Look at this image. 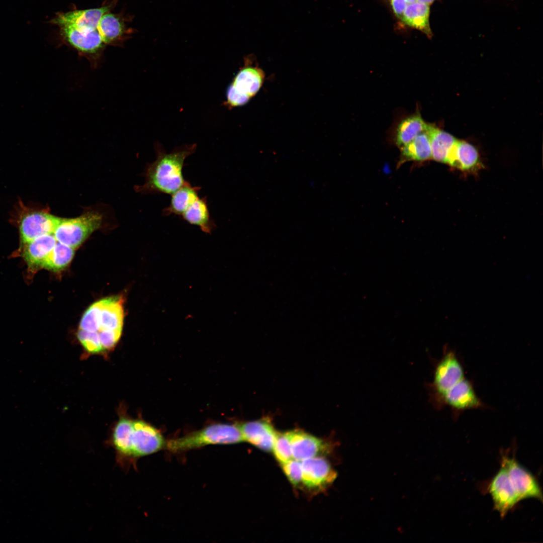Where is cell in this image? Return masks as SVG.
Instances as JSON below:
<instances>
[{"label":"cell","instance_id":"obj_1","mask_svg":"<svg viewBox=\"0 0 543 543\" xmlns=\"http://www.w3.org/2000/svg\"><path fill=\"white\" fill-rule=\"evenodd\" d=\"M196 144L183 145L167 153L159 143L155 144L156 159L148 164L144 174L145 183L137 188L144 194L171 195L186 182L183 169L186 158L196 150Z\"/></svg>","mask_w":543,"mask_h":543},{"label":"cell","instance_id":"obj_2","mask_svg":"<svg viewBox=\"0 0 543 543\" xmlns=\"http://www.w3.org/2000/svg\"><path fill=\"white\" fill-rule=\"evenodd\" d=\"M237 425L218 423L166 442L165 447L172 452L194 449L207 445L233 444L243 441Z\"/></svg>","mask_w":543,"mask_h":543},{"label":"cell","instance_id":"obj_3","mask_svg":"<svg viewBox=\"0 0 543 543\" xmlns=\"http://www.w3.org/2000/svg\"><path fill=\"white\" fill-rule=\"evenodd\" d=\"M165 444L154 427L142 420L133 421L132 434L124 448L116 456L117 462L122 467H128L136 459L160 450Z\"/></svg>","mask_w":543,"mask_h":543},{"label":"cell","instance_id":"obj_4","mask_svg":"<svg viewBox=\"0 0 543 543\" xmlns=\"http://www.w3.org/2000/svg\"><path fill=\"white\" fill-rule=\"evenodd\" d=\"M103 222V217L100 212L88 210L75 218H61L53 234L57 242L74 249L100 229Z\"/></svg>","mask_w":543,"mask_h":543},{"label":"cell","instance_id":"obj_5","mask_svg":"<svg viewBox=\"0 0 543 543\" xmlns=\"http://www.w3.org/2000/svg\"><path fill=\"white\" fill-rule=\"evenodd\" d=\"M465 378L464 368L456 353L445 346L442 356L435 366L433 381L428 386L433 406L438 409L444 393Z\"/></svg>","mask_w":543,"mask_h":543},{"label":"cell","instance_id":"obj_6","mask_svg":"<svg viewBox=\"0 0 543 543\" xmlns=\"http://www.w3.org/2000/svg\"><path fill=\"white\" fill-rule=\"evenodd\" d=\"M501 465L506 469L519 501L534 498L542 501V491L535 477L514 458L502 455Z\"/></svg>","mask_w":543,"mask_h":543},{"label":"cell","instance_id":"obj_7","mask_svg":"<svg viewBox=\"0 0 543 543\" xmlns=\"http://www.w3.org/2000/svg\"><path fill=\"white\" fill-rule=\"evenodd\" d=\"M447 406L450 408L454 418L467 410L486 407L477 396L472 382L465 377L457 383L441 397L438 409Z\"/></svg>","mask_w":543,"mask_h":543},{"label":"cell","instance_id":"obj_8","mask_svg":"<svg viewBox=\"0 0 543 543\" xmlns=\"http://www.w3.org/2000/svg\"><path fill=\"white\" fill-rule=\"evenodd\" d=\"M116 2L117 0H114L97 8L59 13L52 20V23L59 27H70L83 32L97 30L102 16L105 13L112 11Z\"/></svg>","mask_w":543,"mask_h":543},{"label":"cell","instance_id":"obj_9","mask_svg":"<svg viewBox=\"0 0 543 543\" xmlns=\"http://www.w3.org/2000/svg\"><path fill=\"white\" fill-rule=\"evenodd\" d=\"M302 482L309 490L321 491L335 480L337 473L329 462L321 457H315L301 461Z\"/></svg>","mask_w":543,"mask_h":543},{"label":"cell","instance_id":"obj_10","mask_svg":"<svg viewBox=\"0 0 543 543\" xmlns=\"http://www.w3.org/2000/svg\"><path fill=\"white\" fill-rule=\"evenodd\" d=\"M488 491L493 500L494 509L502 517L519 501L507 472L502 465L491 480Z\"/></svg>","mask_w":543,"mask_h":543},{"label":"cell","instance_id":"obj_11","mask_svg":"<svg viewBox=\"0 0 543 543\" xmlns=\"http://www.w3.org/2000/svg\"><path fill=\"white\" fill-rule=\"evenodd\" d=\"M291 445L293 459L302 461L329 450L330 446L322 439L303 430L295 429L285 432Z\"/></svg>","mask_w":543,"mask_h":543},{"label":"cell","instance_id":"obj_12","mask_svg":"<svg viewBox=\"0 0 543 543\" xmlns=\"http://www.w3.org/2000/svg\"><path fill=\"white\" fill-rule=\"evenodd\" d=\"M61 219L41 211L26 214L22 219L20 224L22 241L26 243L40 236L53 234Z\"/></svg>","mask_w":543,"mask_h":543},{"label":"cell","instance_id":"obj_13","mask_svg":"<svg viewBox=\"0 0 543 543\" xmlns=\"http://www.w3.org/2000/svg\"><path fill=\"white\" fill-rule=\"evenodd\" d=\"M243 440L264 451H271L275 441L276 431L267 419L245 422L237 424Z\"/></svg>","mask_w":543,"mask_h":543},{"label":"cell","instance_id":"obj_14","mask_svg":"<svg viewBox=\"0 0 543 543\" xmlns=\"http://www.w3.org/2000/svg\"><path fill=\"white\" fill-rule=\"evenodd\" d=\"M98 30L106 45H120L132 33L127 28L123 17L112 13L111 11L102 16Z\"/></svg>","mask_w":543,"mask_h":543},{"label":"cell","instance_id":"obj_15","mask_svg":"<svg viewBox=\"0 0 543 543\" xmlns=\"http://www.w3.org/2000/svg\"><path fill=\"white\" fill-rule=\"evenodd\" d=\"M446 163L468 172L475 171L482 166L475 147L465 141L459 140L451 149Z\"/></svg>","mask_w":543,"mask_h":543},{"label":"cell","instance_id":"obj_16","mask_svg":"<svg viewBox=\"0 0 543 543\" xmlns=\"http://www.w3.org/2000/svg\"><path fill=\"white\" fill-rule=\"evenodd\" d=\"M57 242L53 234H48L26 243L23 255L28 265L31 267L42 266Z\"/></svg>","mask_w":543,"mask_h":543},{"label":"cell","instance_id":"obj_17","mask_svg":"<svg viewBox=\"0 0 543 543\" xmlns=\"http://www.w3.org/2000/svg\"><path fill=\"white\" fill-rule=\"evenodd\" d=\"M187 223L210 234L217 226L210 216L206 197H199L180 216Z\"/></svg>","mask_w":543,"mask_h":543},{"label":"cell","instance_id":"obj_18","mask_svg":"<svg viewBox=\"0 0 543 543\" xmlns=\"http://www.w3.org/2000/svg\"><path fill=\"white\" fill-rule=\"evenodd\" d=\"M201 187L194 186L188 181L171 195L168 206L162 211V215L167 216L174 215L180 216L199 197Z\"/></svg>","mask_w":543,"mask_h":543},{"label":"cell","instance_id":"obj_19","mask_svg":"<svg viewBox=\"0 0 543 543\" xmlns=\"http://www.w3.org/2000/svg\"><path fill=\"white\" fill-rule=\"evenodd\" d=\"M264 77L263 72L260 68L246 64L238 72L231 83L239 92L250 98L260 88Z\"/></svg>","mask_w":543,"mask_h":543},{"label":"cell","instance_id":"obj_20","mask_svg":"<svg viewBox=\"0 0 543 543\" xmlns=\"http://www.w3.org/2000/svg\"><path fill=\"white\" fill-rule=\"evenodd\" d=\"M425 132L429 137L432 158L438 162L446 163L448 155L458 139L449 133L431 125H427Z\"/></svg>","mask_w":543,"mask_h":543},{"label":"cell","instance_id":"obj_21","mask_svg":"<svg viewBox=\"0 0 543 543\" xmlns=\"http://www.w3.org/2000/svg\"><path fill=\"white\" fill-rule=\"evenodd\" d=\"M101 303L100 329L122 330L124 318L122 298H108L101 300Z\"/></svg>","mask_w":543,"mask_h":543},{"label":"cell","instance_id":"obj_22","mask_svg":"<svg viewBox=\"0 0 543 543\" xmlns=\"http://www.w3.org/2000/svg\"><path fill=\"white\" fill-rule=\"evenodd\" d=\"M429 5L415 2L407 5L401 20L407 25L431 37L432 32L429 22Z\"/></svg>","mask_w":543,"mask_h":543},{"label":"cell","instance_id":"obj_23","mask_svg":"<svg viewBox=\"0 0 543 543\" xmlns=\"http://www.w3.org/2000/svg\"><path fill=\"white\" fill-rule=\"evenodd\" d=\"M401 148L402 156L407 160L422 161L432 158L430 141L425 131Z\"/></svg>","mask_w":543,"mask_h":543},{"label":"cell","instance_id":"obj_24","mask_svg":"<svg viewBox=\"0 0 543 543\" xmlns=\"http://www.w3.org/2000/svg\"><path fill=\"white\" fill-rule=\"evenodd\" d=\"M427 125L419 114L403 120L397 130V144L401 147L408 144L419 134L425 132Z\"/></svg>","mask_w":543,"mask_h":543},{"label":"cell","instance_id":"obj_25","mask_svg":"<svg viewBox=\"0 0 543 543\" xmlns=\"http://www.w3.org/2000/svg\"><path fill=\"white\" fill-rule=\"evenodd\" d=\"M73 255V248L57 242L41 266L54 271L61 270L69 263Z\"/></svg>","mask_w":543,"mask_h":543},{"label":"cell","instance_id":"obj_26","mask_svg":"<svg viewBox=\"0 0 543 543\" xmlns=\"http://www.w3.org/2000/svg\"><path fill=\"white\" fill-rule=\"evenodd\" d=\"M101 300L92 305L85 312L80 321V329L98 332L101 328Z\"/></svg>","mask_w":543,"mask_h":543},{"label":"cell","instance_id":"obj_27","mask_svg":"<svg viewBox=\"0 0 543 543\" xmlns=\"http://www.w3.org/2000/svg\"><path fill=\"white\" fill-rule=\"evenodd\" d=\"M272 450L275 457L281 464L293 459L290 443L285 432H277Z\"/></svg>","mask_w":543,"mask_h":543},{"label":"cell","instance_id":"obj_28","mask_svg":"<svg viewBox=\"0 0 543 543\" xmlns=\"http://www.w3.org/2000/svg\"><path fill=\"white\" fill-rule=\"evenodd\" d=\"M77 337L88 352L94 354L104 350L98 332H90L79 329L77 332Z\"/></svg>","mask_w":543,"mask_h":543},{"label":"cell","instance_id":"obj_29","mask_svg":"<svg viewBox=\"0 0 543 543\" xmlns=\"http://www.w3.org/2000/svg\"><path fill=\"white\" fill-rule=\"evenodd\" d=\"M282 467L290 483L296 487L299 485L302 479L301 461L293 459L282 464Z\"/></svg>","mask_w":543,"mask_h":543},{"label":"cell","instance_id":"obj_30","mask_svg":"<svg viewBox=\"0 0 543 543\" xmlns=\"http://www.w3.org/2000/svg\"><path fill=\"white\" fill-rule=\"evenodd\" d=\"M121 331L102 329L98 331L104 350L110 349L115 346L121 336Z\"/></svg>","mask_w":543,"mask_h":543},{"label":"cell","instance_id":"obj_31","mask_svg":"<svg viewBox=\"0 0 543 543\" xmlns=\"http://www.w3.org/2000/svg\"><path fill=\"white\" fill-rule=\"evenodd\" d=\"M226 99L225 104L230 107H235L245 105L250 98L248 96L239 92L231 83L226 90Z\"/></svg>","mask_w":543,"mask_h":543},{"label":"cell","instance_id":"obj_32","mask_svg":"<svg viewBox=\"0 0 543 543\" xmlns=\"http://www.w3.org/2000/svg\"><path fill=\"white\" fill-rule=\"evenodd\" d=\"M392 9L396 17L402 19L407 6L406 0H390Z\"/></svg>","mask_w":543,"mask_h":543},{"label":"cell","instance_id":"obj_33","mask_svg":"<svg viewBox=\"0 0 543 543\" xmlns=\"http://www.w3.org/2000/svg\"><path fill=\"white\" fill-rule=\"evenodd\" d=\"M435 1V0H418L419 2L426 4L429 6L432 4Z\"/></svg>","mask_w":543,"mask_h":543},{"label":"cell","instance_id":"obj_34","mask_svg":"<svg viewBox=\"0 0 543 543\" xmlns=\"http://www.w3.org/2000/svg\"><path fill=\"white\" fill-rule=\"evenodd\" d=\"M406 1L407 3H414V2H416V0H406Z\"/></svg>","mask_w":543,"mask_h":543}]
</instances>
